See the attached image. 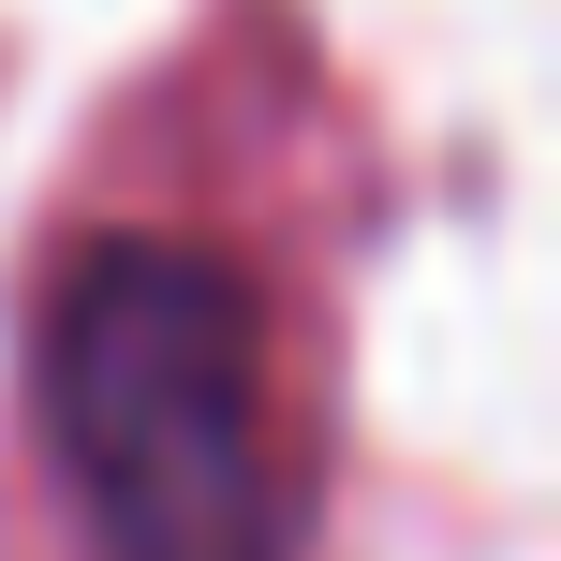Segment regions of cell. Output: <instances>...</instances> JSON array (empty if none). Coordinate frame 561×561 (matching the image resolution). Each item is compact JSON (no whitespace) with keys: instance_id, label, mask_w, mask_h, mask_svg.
I'll list each match as a JSON object with an SVG mask.
<instances>
[{"instance_id":"cell-1","label":"cell","mask_w":561,"mask_h":561,"mask_svg":"<svg viewBox=\"0 0 561 561\" xmlns=\"http://www.w3.org/2000/svg\"><path fill=\"white\" fill-rule=\"evenodd\" d=\"M45 444L104 561H296L266 310L193 237H104L45 310Z\"/></svg>"}]
</instances>
